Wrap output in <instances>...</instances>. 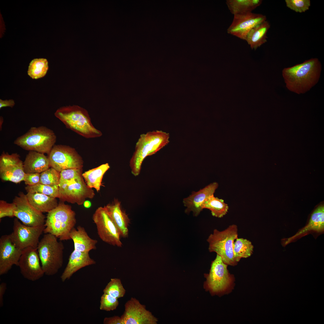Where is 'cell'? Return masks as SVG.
<instances>
[{
    "label": "cell",
    "instance_id": "obj_1",
    "mask_svg": "<svg viewBox=\"0 0 324 324\" xmlns=\"http://www.w3.org/2000/svg\"><path fill=\"white\" fill-rule=\"evenodd\" d=\"M321 70L318 59L312 58L284 68L282 73L288 89L299 94L305 93L317 82Z\"/></svg>",
    "mask_w": 324,
    "mask_h": 324
},
{
    "label": "cell",
    "instance_id": "obj_2",
    "mask_svg": "<svg viewBox=\"0 0 324 324\" xmlns=\"http://www.w3.org/2000/svg\"><path fill=\"white\" fill-rule=\"evenodd\" d=\"M67 128L87 138L101 136L102 133L92 124L88 111L76 105L60 107L54 113Z\"/></svg>",
    "mask_w": 324,
    "mask_h": 324
},
{
    "label": "cell",
    "instance_id": "obj_3",
    "mask_svg": "<svg viewBox=\"0 0 324 324\" xmlns=\"http://www.w3.org/2000/svg\"><path fill=\"white\" fill-rule=\"evenodd\" d=\"M170 134L162 130L148 132L140 135L136 143L135 151L130 160L129 166L131 173L138 176L144 159L154 154L169 142Z\"/></svg>",
    "mask_w": 324,
    "mask_h": 324
},
{
    "label": "cell",
    "instance_id": "obj_4",
    "mask_svg": "<svg viewBox=\"0 0 324 324\" xmlns=\"http://www.w3.org/2000/svg\"><path fill=\"white\" fill-rule=\"evenodd\" d=\"M76 223V213L71 206L61 201L48 213L43 232L52 235L61 241L70 240V233Z\"/></svg>",
    "mask_w": 324,
    "mask_h": 324
},
{
    "label": "cell",
    "instance_id": "obj_5",
    "mask_svg": "<svg viewBox=\"0 0 324 324\" xmlns=\"http://www.w3.org/2000/svg\"><path fill=\"white\" fill-rule=\"evenodd\" d=\"M57 238L51 234H45L37 247L42 268L48 276L57 273L63 264L64 245Z\"/></svg>",
    "mask_w": 324,
    "mask_h": 324
},
{
    "label": "cell",
    "instance_id": "obj_6",
    "mask_svg": "<svg viewBox=\"0 0 324 324\" xmlns=\"http://www.w3.org/2000/svg\"><path fill=\"white\" fill-rule=\"evenodd\" d=\"M56 136L52 130L44 126L31 127L18 137L14 144L23 149L49 154L55 145Z\"/></svg>",
    "mask_w": 324,
    "mask_h": 324
},
{
    "label": "cell",
    "instance_id": "obj_7",
    "mask_svg": "<svg viewBox=\"0 0 324 324\" xmlns=\"http://www.w3.org/2000/svg\"><path fill=\"white\" fill-rule=\"evenodd\" d=\"M237 226H230L222 231L214 229L207 239L210 252H214L220 256L227 265L235 266L237 264L233 251V244L238 238Z\"/></svg>",
    "mask_w": 324,
    "mask_h": 324
},
{
    "label": "cell",
    "instance_id": "obj_8",
    "mask_svg": "<svg viewBox=\"0 0 324 324\" xmlns=\"http://www.w3.org/2000/svg\"><path fill=\"white\" fill-rule=\"evenodd\" d=\"M82 172L70 178L59 182L58 198L61 201L81 205L86 199L94 197V191L86 184Z\"/></svg>",
    "mask_w": 324,
    "mask_h": 324
},
{
    "label": "cell",
    "instance_id": "obj_9",
    "mask_svg": "<svg viewBox=\"0 0 324 324\" xmlns=\"http://www.w3.org/2000/svg\"><path fill=\"white\" fill-rule=\"evenodd\" d=\"M50 167L58 172L82 169L83 161L76 149L69 146L55 145L48 154Z\"/></svg>",
    "mask_w": 324,
    "mask_h": 324
},
{
    "label": "cell",
    "instance_id": "obj_10",
    "mask_svg": "<svg viewBox=\"0 0 324 324\" xmlns=\"http://www.w3.org/2000/svg\"><path fill=\"white\" fill-rule=\"evenodd\" d=\"M227 265L217 254L212 262L209 274L205 275L206 289L213 294L223 292L228 290L232 284L233 278L227 269Z\"/></svg>",
    "mask_w": 324,
    "mask_h": 324
},
{
    "label": "cell",
    "instance_id": "obj_11",
    "mask_svg": "<svg viewBox=\"0 0 324 324\" xmlns=\"http://www.w3.org/2000/svg\"><path fill=\"white\" fill-rule=\"evenodd\" d=\"M44 228V224L35 226H26L16 218L13 221V232L9 235L14 243L20 249L23 250L28 247L37 248L39 238Z\"/></svg>",
    "mask_w": 324,
    "mask_h": 324
},
{
    "label": "cell",
    "instance_id": "obj_12",
    "mask_svg": "<svg viewBox=\"0 0 324 324\" xmlns=\"http://www.w3.org/2000/svg\"><path fill=\"white\" fill-rule=\"evenodd\" d=\"M98 234L103 242L110 244L121 247L120 234L104 207H99L92 216Z\"/></svg>",
    "mask_w": 324,
    "mask_h": 324
},
{
    "label": "cell",
    "instance_id": "obj_13",
    "mask_svg": "<svg viewBox=\"0 0 324 324\" xmlns=\"http://www.w3.org/2000/svg\"><path fill=\"white\" fill-rule=\"evenodd\" d=\"M16 206L14 216L20 220L22 224L28 226H35L44 225L45 216L32 206L29 203L26 196L22 192H20L16 196L13 202Z\"/></svg>",
    "mask_w": 324,
    "mask_h": 324
},
{
    "label": "cell",
    "instance_id": "obj_14",
    "mask_svg": "<svg viewBox=\"0 0 324 324\" xmlns=\"http://www.w3.org/2000/svg\"><path fill=\"white\" fill-rule=\"evenodd\" d=\"M120 317L122 324H156L158 321L145 305L133 297L125 303L124 311Z\"/></svg>",
    "mask_w": 324,
    "mask_h": 324
},
{
    "label": "cell",
    "instance_id": "obj_15",
    "mask_svg": "<svg viewBox=\"0 0 324 324\" xmlns=\"http://www.w3.org/2000/svg\"><path fill=\"white\" fill-rule=\"evenodd\" d=\"M23 162L17 153L3 151L0 156V177L4 181L18 183L24 180Z\"/></svg>",
    "mask_w": 324,
    "mask_h": 324
},
{
    "label": "cell",
    "instance_id": "obj_16",
    "mask_svg": "<svg viewBox=\"0 0 324 324\" xmlns=\"http://www.w3.org/2000/svg\"><path fill=\"white\" fill-rule=\"evenodd\" d=\"M40 261L37 248L28 247L22 250L18 266L24 278L34 281L43 276L45 274Z\"/></svg>",
    "mask_w": 324,
    "mask_h": 324
},
{
    "label": "cell",
    "instance_id": "obj_17",
    "mask_svg": "<svg viewBox=\"0 0 324 324\" xmlns=\"http://www.w3.org/2000/svg\"><path fill=\"white\" fill-rule=\"evenodd\" d=\"M266 20L265 15L252 12L235 15L231 24L227 29V32L244 40L251 29Z\"/></svg>",
    "mask_w": 324,
    "mask_h": 324
},
{
    "label": "cell",
    "instance_id": "obj_18",
    "mask_svg": "<svg viewBox=\"0 0 324 324\" xmlns=\"http://www.w3.org/2000/svg\"><path fill=\"white\" fill-rule=\"evenodd\" d=\"M22 250L17 247L9 235L0 238V275L7 274L14 265L18 266Z\"/></svg>",
    "mask_w": 324,
    "mask_h": 324
},
{
    "label": "cell",
    "instance_id": "obj_19",
    "mask_svg": "<svg viewBox=\"0 0 324 324\" xmlns=\"http://www.w3.org/2000/svg\"><path fill=\"white\" fill-rule=\"evenodd\" d=\"M218 186V184L214 182L198 191L192 192L189 196L183 200V204L186 207L185 212L188 213L192 212L194 216H198L203 209L202 206L205 201L214 195Z\"/></svg>",
    "mask_w": 324,
    "mask_h": 324
},
{
    "label": "cell",
    "instance_id": "obj_20",
    "mask_svg": "<svg viewBox=\"0 0 324 324\" xmlns=\"http://www.w3.org/2000/svg\"><path fill=\"white\" fill-rule=\"evenodd\" d=\"M96 263V261L90 257L89 252L74 250L69 256L68 264L60 276L61 280L64 282L80 269Z\"/></svg>",
    "mask_w": 324,
    "mask_h": 324
},
{
    "label": "cell",
    "instance_id": "obj_21",
    "mask_svg": "<svg viewBox=\"0 0 324 324\" xmlns=\"http://www.w3.org/2000/svg\"><path fill=\"white\" fill-rule=\"evenodd\" d=\"M107 214L113 221L121 236L126 237L128 234L129 219L122 209L121 203L117 199L104 206Z\"/></svg>",
    "mask_w": 324,
    "mask_h": 324
},
{
    "label": "cell",
    "instance_id": "obj_22",
    "mask_svg": "<svg viewBox=\"0 0 324 324\" xmlns=\"http://www.w3.org/2000/svg\"><path fill=\"white\" fill-rule=\"evenodd\" d=\"M23 163L25 173H40L50 167L48 157L33 151H29Z\"/></svg>",
    "mask_w": 324,
    "mask_h": 324
},
{
    "label": "cell",
    "instance_id": "obj_23",
    "mask_svg": "<svg viewBox=\"0 0 324 324\" xmlns=\"http://www.w3.org/2000/svg\"><path fill=\"white\" fill-rule=\"evenodd\" d=\"M74 243V250L82 252H89L96 248L97 240L91 238L85 228L78 226L76 229L73 228L69 235Z\"/></svg>",
    "mask_w": 324,
    "mask_h": 324
},
{
    "label": "cell",
    "instance_id": "obj_24",
    "mask_svg": "<svg viewBox=\"0 0 324 324\" xmlns=\"http://www.w3.org/2000/svg\"><path fill=\"white\" fill-rule=\"evenodd\" d=\"M270 25L266 20L254 27L247 35L245 40L252 50H256L267 41V33Z\"/></svg>",
    "mask_w": 324,
    "mask_h": 324
},
{
    "label": "cell",
    "instance_id": "obj_25",
    "mask_svg": "<svg viewBox=\"0 0 324 324\" xmlns=\"http://www.w3.org/2000/svg\"><path fill=\"white\" fill-rule=\"evenodd\" d=\"M26 195L30 204L42 213H48L56 207L58 204L56 198L43 194L28 192Z\"/></svg>",
    "mask_w": 324,
    "mask_h": 324
},
{
    "label": "cell",
    "instance_id": "obj_26",
    "mask_svg": "<svg viewBox=\"0 0 324 324\" xmlns=\"http://www.w3.org/2000/svg\"><path fill=\"white\" fill-rule=\"evenodd\" d=\"M324 228V207L321 205L314 211L308 224L294 236L289 238L285 243L287 244L296 238L309 231L313 230L320 232L323 231Z\"/></svg>",
    "mask_w": 324,
    "mask_h": 324
},
{
    "label": "cell",
    "instance_id": "obj_27",
    "mask_svg": "<svg viewBox=\"0 0 324 324\" xmlns=\"http://www.w3.org/2000/svg\"><path fill=\"white\" fill-rule=\"evenodd\" d=\"M110 168L109 164L106 163L82 173V177L87 185L99 191L102 185L104 175Z\"/></svg>",
    "mask_w": 324,
    "mask_h": 324
},
{
    "label": "cell",
    "instance_id": "obj_28",
    "mask_svg": "<svg viewBox=\"0 0 324 324\" xmlns=\"http://www.w3.org/2000/svg\"><path fill=\"white\" fill-rule=\"evenodd\" d=\"M262 2V0H227L226 4L230 12L235 15L252 12Z\"/></svg>",
    "mask_w": 324,
    "mask_h": 324
},
{
    "label": "cell",
    "instance_id": "obj_29",
    "mask_svg": "<svg viewBox=\"0 0 324 324\" xmlns=\"http://www.w3.org/2000/svg\"><path fill=\"white\" fill-rule=\"evenodd\" d=\"M202 208L209 209L213 216L221 218L227 213L229 206L223 200L215 197L213 195L205 201Z\"/></svg>",
    "mask_w": 324,
    "mask_h": 324
},
{
    "label": "cell",
    "instance_id": "obj_30",
    "mask_svg": "<svg viewBox=\"0 0 324 324\" xmlns=\"http://www.w3.org/2000/svg\"><path fill=\"white\" fill-rule=\"evenodd\" d=\"M254 246L251 242L246 239L237 238L233 244L235 258L238 262L242 258H247L253 254Z\"/></svg>",
    "mask_w": 324,
    "mask_h": 324
},
{
    "label": "cell",
    "instance_id": "obj_31",
    "mask_svg": "<svg viewBox=\"0 0 324 324\" xmlns=\"http://www.w3.org/2000/svg\"><path fill=\"white\" fill-rule=\"evenodd\" d=\"M49 68L46 58H34L29 63L27 71L28 75L32 79H38L44 76Z\"/></svg>",
    "mask_w": 324,
    "mask_h": 324
},
{
    "label": "cell",
    "instance_id": "obj_32",
    "mask_svg": "<svg viewBox=\"0 0 324 324\" xmlns=\"http://www.w3.org/2000/svg\"><path fill=\"white\" fill-rule=\"evenodd\" d=\"M25 189L27 193H38L56 198L59 196L58 185L52 186L39 183L33 186L27 185Z\"/></svg>",
    "mask_w": 324,
    "mask_h": 324
},
{
    "label": "cell",
    "instance_id": "obj_33",
    "mask_svg": "<svg viewBox=\"0 0 324 324\" xmlns=\"http://www.w3.org/2000/svg\"><path fill=\"white\" fill-rule=\"evenodd\" d=\"M103 292L104 293L109 294L118 299L124 296L126 290L121 280L115 278L111 279L103 290Z\"/></svg>",
    "mask_w": 324,
    "mask_h": 324
},
{
    "label": "cell",
    "instance_id": "obj_34",
    "mask_svg": "<svg viewBox=\"0 0 324 324\" xmlns=\"http://www.w3.org/2000/svg\"><path fill=\"white\" fill-rule=\"evenodd\" d=\"M60 172L51 167L40 173V183L50 186L58 185Z\"/></svg>",
    "mask_w": 324,
    "mask_h": 324
},
{
    "label": "cell",
    "instance_id": "obj_35",
    "mask_svg": "<svg viewBox=\"0 0 324 324\" xmlns=\"http://www.w3.org/2000/svg\"><path fill=\"white\" fill-rule=\"evenodd\" d=\"M119 304L118 298L109 294L104 293L100 297V309L107 311L116 310Z\"/></svg>",
    "mask_w": 324,
    "mask_h": 324
},
{
    "label": "cell",
    "instance_id": "obj_36",
    "mask_svg": "<svg viewBox=\"0 0 324 324\" xmlns=\"http://www.w3.org/2000/svg\"><path fill=\"white\" fill-rule=\"evenodd\" d=\"M286 6L296 12H305L310 6V0H285Z\"/></svg>",
    "mask_w": 324,
    "mask_h": 324
},
{
    "label": "cell",
    "instance_id": "obj_37",
    "mask_svg": "<svg viewBox=\"0 0 324 324\" xmlns=\"http://www.w3.org/2000/svg\"><path fill=\"white\" fill-rule=\"evenodd\" d=\"M16 206L14 203H8L4 200H0V219L5 217H14Z\"/></svg>",
    "mask_w": 324,
    "mask_h": 324
},
{
    "label": "cell",
    "instance_id": "obj_38",
    "mask_svg": "<svg viewBox=\"0 0 324 324\" xmlns=\"http://www.w3.org/2000/svg\"><path fill=\"white\" fill-rule=\"evenodd\" d=\"M40 173H25L24 181L27 185L33 186L40 183Z\"/></svg>",
    "mask_w": 324,
    "mask_h": 324
},
{
    "label": "cell",
    "instance_id": "obj_39",
    "mask_svg": "<svg viewBox=\"0 0 324 324\" xmlns=\"http://www.w3.org/2000/svg\"><path fill=\"white\" fill-rule=\"evenodd\" d=\"M104 324H122L121 317L118 316L105 317L104 320Z\"/></svg>",
    "mask_w": 324,
    "mask_h": 324
},
{
    "label": "cell",
    "instance_id": "obj_40",
    "mask_svg": "<svg viewBox=\"0 0 324 324\" xmlns=\"http://www.w3.org/2000/svg\"><path fill=\"white\" fill-rule=\"evenodd\" d=\"M7 284L5 282H2L0 284V307L3 305V297L7 289Z\"/></svg>",
    "mask_w": 324,
    "mask_h": 324
},
{
    "label": "cell",
    "instance_id": "obj_41",
    "mask_svg": "<svg viewBox=\"0 0 324 324\" xmlns=\"http://www.w3.org/2000/svg\"><path fill=\"white\" fill-rule=\"evenodd\" d=\"M15 105L14 100L13 99L2 100L0 99V109L5 107H13Z\"/></svg>",
    "mask_w": 324,
    "mask_h": 324
},
{
    "label": "cell",
    "instance_id": "obj_42",
    "mask_svg": "<svg viewBox=\"0 0 324 324\" xmlns=\"http://www.w3.org/2000/svg\"><path fill=\"white\" fill-rule=\"evenodd\" d=\"M84 205L85 207L88 208L91 206V203L89 201H86L84 203Z\"/></svg>",
    "mask_w": 324,
    "mask_h": 324
}]
</instances>
